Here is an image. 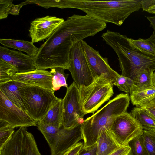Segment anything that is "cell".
<instances>
[{"label": "cell", "instance_id": "cell-1", "mask_svg": "<svg viewBox=\"0 0 155 155\" xmlns=\"http://www.w3.org/2000/svg\"><path fill=\"white\" fill-rule=\"evenodd\" d=\"M106 23L87 15L74 14L56 29L38 48L33 57L37 69L56 67L68 70L72 47L86 38L93 36L106 28Z\"/></svg>", "mask_w": 155, "mask_h": 155}, {"label": "cell", "instance_id": "cell-2", "mask_svg": "<svg viewBox=\"0 0 155 155\" xmlns=\"http://www.w3.org/2000/svg\"><path fill=\"white\" fill-rule=\"evenodd\" d=\"M141 1L64 0V8L78 9L102 22L120 26L132 13L141 8Z\"/></svg>", "mask_w": 155, "mask_h": 155}, {"label": "cell", "instance_id": "cell-3", "mask_svg": "<svg viewBox=\"0 0 155 155\" xmlns=\"http://www.w3.org/2000/svg\"><path fill=\"white\" fill-rule=\"evenodd\" d=\"M101 37L117 54L122 75L133 80L144 69L150 68L155 71V55L146 54L133 49L126 36L107 30Z\"/></svg>", "mask_w": 155, "mask_h": 155}, {"label": "cell", "instance_id": "cell-4", "mask_svg": "<svg viewBox=\"0 0 155 155\" xmlns=\"http://www.w3.org/2000/svg\"><path fill=\"white\" fill-rule=\"evenodd\" d=\"M130 100L128 94H120L92 116L84 120L81 126L84 141L83 147H88L96 143L103 129L110 130L115 118L126 112Z\"/></svg>", "mask_w": 155, "mask_h": 155}, {"label": "cell", "instance_id": "cell-5", "mask_svg": "<svg viewBox=\"0 0 155 155\" xmlns=\"http://www.w3.org/2000/svg\"><path fill=\"white\" fill-rule=\"evenodd\" d=\"M81 124L67 129L55 124H46L41 121L36 122V126L50 148L51 155H64L83 139Z\"/></svg>", "mask_w": 155, "mask_h": 155}, {"label": "cell", "instance_id": "cell-6", "mask_svg": "<svg viewBox=\"0 0 155 155\" xmlns=\"http://www.w3.org/2000/svg\"><path fill=\"white\" fill-rule=\"evenodd\" d=\"M25 112L36 122L41 120L59 98L52 91L26 85L19 90Z\"/></svg>", "mask_w": 155, "mask_h": 155}, {"label": "cell", "instance_id": "cell-7", "mask_svg": "<svg viewBox=\"0 0 155 155\" xmlns=\"http://www.w3.org/2000/svg\"><path fill=\"white\" fill-rule=\"evenodd\" d=\"M113 86L102 77L95 78L89 85L79 88L81 105L85 114L94 113L112 96Z\"/></svg>", "mask_w": 155, "mask_h": 155}, {"label": "cell", "instance_id": "cell-8", "mask_svg": "<svg viewBox=\"0 0 155 155\" xmlns=\"http://www.w3.org/2000/svg\"><path fill=\"white\" fill-rule=\"evenodd\" d=\"M62 104L61 127L69 129L83 123L86 114L81 105L79 88L74 82L67 88Z\"/></svg>", "mask_w": 155, "mask_h": 155}, {"label": "cell", "instance_id": "cell-9", "mask_svg": "<svg viewBox=\"0 0 155 155\" xmlns=\"http://www.w3.org/2000/svg\"><path fill=\"white\" fill-rule=\"evenodd\" d=\"M68 70L78 88L89 85L94 79L81 41L75 44L71 48Z\"/></svg>", "mask_w": 155, "mask_h": 155}, {"label": "cell", "instance_id": "cell-10", "mask_svg": "<svg viewBox=\"0 0 155 155\" xmlns=\"http://www.w3.org/2000/svg\"><path fill=\"white\" fill-rule=\"evenodd\" d=\"M110 131L121 146L128 145L136 137L142 135L143 129L138 121L127 112L117 116L111 126Z\"/></svg>", "mask_w": 155, "mask_h": 155}, {"label": "cell", "instance_id": "cell-11", "mask_svg": "<svg viewBox=\"0 0 155 155\" xmlns=\"http://www.w3.org/2000/svg\"><path fill=\"white\" fill-rule=\"evenodd\" d=\"M81 42L94 78L103 77L115 85L116 79L120 75L111 68L107 58L101 56L98 51L84 40Z\"/></svg>", "mask_w": 155, "mask_h": 155}, {"label": "cell", "instance_id": "cell-12", "mask_svg": "<svg viewBox=\"0 0 155 155\" xmlns=\"http://www.w3.org/2000/svg\"><path fill=\"white\" fill-rule=\"evenodd\" d=\"M0 121L8 123L14 128L36 126V122L25 111L9 101L0 91Z\"/></svg>", "mask_w": 155, "mask_h": 155}, {"label": "cell", "instance_id": "cell-13", "mask_svg": "<svg viewBox=\"0 0 155 155\" xmlns=\"http://www.w3.org/2000/svg\"><path fill=\"white\" fill-rule=\"evenodd\" d=\"M62 18L46 16L31 22L29 30L31 42L36 43L47 39L64 21Z\"/></svg>", "mask_w": 155, "mask_h": 155}, {"label": "cell", "instance_id": "cell-14", "mask_svg": "<svg viewBox=\"0 0 155 155\" xmlns=\"http://www.w3.org/2000/svg\"><path fill=\"white\" fill-rule=\"evenodd\" d=\"M0 59L13 66L17 73L27 72L36 69L33 57L5 46H0Z\"/></svg>", "mask_w": 155, "mask_h": 155}, {"label": "cell", "instance_id": "cell-15", "mask_svg": "<svg viewBox=\"0 0 155 155\" xmlns=\"http://www.w3.org/2000/svg\"><path fill=\"white\" fill-rule=\"evenodd\" d=\"M52 78L53 75L50 71L36 69L27 72L17 73L11 80L21 82L28 85L40 87L53 91Z\"/></svg>", "mask_w": 155, "mask_h": 155}, {"label": "cell", "instance_id": "cell-16", "mask_svg": "<svg viewBox=\"0 0 155 155\" xmlns=\"http://www.w3.org/2000/svg\"><path fill=\"white\" fill-rule=\"evenodd\" d=\"M26 85L21 82L11 80L0 83V91L13 104L25 112L19 90Z\"/></svg>", "mask_w": 155, "mask_h": 155}, {"label": "cell", "instance_id": "cell-17", "mask_svg": "<svg viewBox=\"0 0 155 155\" xmlns=\"http://www.w3.org/2000/svg\"><path fill=\"white\" fill-rule=\"evenodd\" d=\"M26 127L22 126L15 132L9 141L0 150V155H21Z\"/></svg>", "mask_w": 155, "mask_h": 155}, {"label": "cell", "instance_id": "cell-18", "mask_svg": "<svg viewBox=\"0 0 155 155\" xmlns=\"http://www.w3.org/2000/svg\"><path fill=\"white\" fill-rule=\"evenodd\" d=\"M97 155H109L121 147L116 141L110 130L101 131L97 139Z\"/></svg>", "mask_w": 155, "mask_h": 155}, {"label": "cell", "instance_id": "cell-19", "mask_svg": "<svg viewBox=\"0 0 155 155\" xmlns=\"http://www.w3.org/2000/svg\"><path fill=\"white\" fill-rule=\"evenodd\" d=\"M0 43L4 46L18 50L26 53L28 55L34 57L37 54L38 48L31 41L11 39H0Z\"/></svg>", "mask_w": 155, "mask_h": 155}, {"label": "cell", "instance_id": "cell-20", "mask_svg": "<svg viewBox=\"0 0 155 155\" xmlns=\"http://www.w3.org/2000/svg\"><path fill=\"white\" fill-rule=\"evenodd\" d=\"M154 71L151 68H147L139 72L133 80L132 92L154 87L153 75Z\"/></svg>", "mask_w": 155, "mask_h": 155}, {"label": "cell", "instance_id": "cell-21", "mask_svg": "<svg viewBox=\"0 0 155 155\" xmlns=\"http://www.w3.org/2000/svg\"><path fill=\"white\" fill-rule=\"evenodd\" d=\"M62 99L59 98L48 111L45 116L41 120L46 124H55L62 127Z\"/></svg>", "mask_w": 155, "mask_h": 155}, {"label": "cell", "instance_id": "cell-22", "mask_svg": "<svg viewBox=\"0 0 155 155\" xmlns=\"http://www.w3.org/2000/svg\"><path fill=\"white\" fill-rule=\"evenodd\" d=\"M130 113L140 124L143 129H155V120L142 107L136 106L132 110Z\"/></svg>", "mask_w": 155, "mask_h": 155}, {"label": "cell", "instance_id": "cell-23", "mask_svg": "<svg viewBox=\"0 0 155 155\" xmlns=\"http://www.w3.org/2000/svg\"><path fill=\"white\" fill-rule=\"evenodd\" d=\"M155 97V87L142 90L132 91L130 99L132 104L141 107Z\"/></svg>", "mask_w": 155, "mask_h": 155}, {"label": "cell", "instance_id": "cell-24", "mask_svg": "<svg viewBox=\"0 0 155 155\" xmlns=\"http://www.w3.org/2000/svg\"><path fill=\"white\" fill-rule=\"evenodd\" d=\"M65 69L56 67L51 69L50 71L53 75L52 84L54 92L59 90L62 87L68 88L67 79L69 74L64 73Z\"/></svg>", "mask_w": 155, "mask_h": 155}, {"label": "cell", "instance_id": "cell-25", "mask_svg": "<svg viewBox=\"0 0 155 155\" xmlns=\"http://www.w3.org/2000/svg\"><path fill=\"white\" fill-rule=\"evenodd\" d=\"M21 155H41L34 136L27 130L24 138Z\"/></svg>", "mask_w": 155, "mask_h": 155}, {"label": "cell", "instance_id": "cell-26", "mask_svg": "<svg viewBox=\"0 0 155 155\" xmlns=\"http://www.w3.org/2000/svg\"><path fill=\"white\" fill-rule=\"evenodd\" d=\"M128 40L133 49L146 54L155 55V49L147 39L134 40L128 38Z\"/></svg>", "mask_w": 155, "mask_h": 155}, {"label": "cell", "instance_id": "cell-27", "mask_svg": "<svg viewBox=\"0 0 155 155\" xmlns=\"http://www.w3.org/2000/svg\"><path fill=\"white\" fill-rule=\"evenodd\" d=\"M142 136L148 155H155V129H143Z\"/></svg>", "mask_w": 155, "mask_h": 155}, {"label": "cell", "instance_id": "cell-28", "mask_svg": "<svg viewBox=\"0 0 155 155\" xmlns=\"http://www.w3.org/2000/svg\"><path fill=\"white\" fill-rule=\"evenodd\" d=\"M130 147L129 155H148L145 147L143 136H138L130 141L128 144Z\"/></svg>", "mask_w": 155, "mask_h": 155}, {"label": "cell", "instance_id": "cell-29", "mask_svg": "<svg viewBox=\"0 0 155 155\" xmlns=\"http://www.w3.org/2000/svg\"><path fill=\"white\" fill-rule=\"evenodd\" d=\"M17 73L13 66L0 59V83L11 80Z\"/></svg>", "mask_w": 155, "mask_h": 155}, {"label": "cell", "instance_id": "cell-30", "mask_svg": "<svg viewBox=\"0 0 155 155\" xmlns=\"http://www.w3.org/2000/svg\"><path fill=\"white\" fill-rule=\"evenodd\" d=\"M0 150L9 141L15 132L14 128L7 123L0 121Z\"/></svg>", "mask_w": 155, "mask_h": 155}, {"label": "cell", "instance_id": "cell-31", "mask_svg": "<svg viewBox=\"0 0 155 155\" xmlns=\"http://www.w3.org/2000/svg\"><path fill=\"white\" fill-rule=\"evenodd\" d=\"M133 85V80L120 75L117 78L115 84V85H116L120 90L130 94L132 91Z\"/></svg>", "mask_w": 155, "mask_h": 155}, {"label": "cell", "instance_id": "cell-32", "mask_svg": "<svg viewBox=\"0 0 155 155\" xmlns=\"http://www.w3.org/2000/svg\"><path fill=\"white\" fill-rule=\"evenodd\" d=\"M12 0H0V19L6 18L13 5Z\"/></svg>", "mask_w": 155, "mask_h": 155}, {"label": "cell", "instance_id": "cell-33", "mask_svg": "<svg viewBox=\"0 0 155 155\" xmlns=\"http://www.w3.org/2000/svg\"><path fill=\"white\" fill-rule=\"evenodd\" d=\"M77 155H97V143L86 147L83 146Z\"/></svg>", "mask_w": 155, "mask_h": 155}, {"label": "cell", "instance_id": "cell-34", "mask_svg": "<svg viewBox=\"0 0 155 155\" xmlns=\"http://www.w3.org/2000/svg\"><path fill=\"white\" fill-rule=\"evenodd\" d=\"M141 107L145 110L150 116L155 120V97Z\"/></svg>", "mask_w": 155, "mask_h": 155}, {"label": "cell", "instance_id": "cell-35", "mask_svg": "<svg viewBox=\"0 0 155 155\" xmlns=\"http://www.w3.org/2000/svg\"><path fill=\"white\" fill-rule=\"evenodd\" d=\"M130 147L128 145L122 146L109 155H129Z\"/></svg>", "mask_w": 155, "mask_h": 155}, {"label": "cell", "instance_id": "cell-36", "mask_svg": "<svg viewBox=\"0 0 155 155\" xmlns=\"http://www.w3.org/2000/svg\"><path fill=\"white\" fill-rule=\"evenodd\" d=\"M83 144L80 142L74 145L64 155H77L83 146Z\"/></svg>", "mask_w": 155, "mask_h": 155}, {"label": "cell", "instance_id": "cell-37", "mask_svg": "<svg viewBox=\"0 0 155 155\" xmlns=\"http://www.w3.org/2000/svg\"><path fill=\"white\" fill-rule=\"evenodd\" d=\"M26 5L27 4L25 1L19 4L15 5L13 4L11 8L9 14L15 15H18L21 8L23 6Z\"/></svg>", "mask_w": 155, "mask_h": 155}, {"label": "cell", "instance_id": "cell-38", "mask_svg": "<svg viewBox=\"0 0 155 155\" xmlns=\"http://www.w3.org/2000/svg\"><path fill=\"white\" fill-rule=\"evenodd\" d=\"M155 5V0H142L141 8L144 11H147L151 7Z\"/></svg>", "mask_w": 155, "mask_h": 155}, {"label": "cell", "instance_id": "cell-39", "mask_svg": "<svg viewBox=\"0 0 155 155\" xmlns=\"http://www.w3.org/2000/svg\"><path fill=\"white\" fill-rule=\"evenodd\" d=\"M147 40L151 43L155 49V30H154L152 35Z\"/></svg>", "mask_w": 155, "mask_h": 155}, {"label": "cell", "instance_id": "cell-40", "mask_svg": "<svg viewBox=\"0 0 155 155\" xmlns=\"http://www.w3.org/2000/svg\"><path fill=\"white\" fill-rule=\"evenodd\" d=\"M147 18L150 22L151 26L155 30V16H147Z\"/></svg>", "mask_w": 155, "mask_h": 155}, {"label": "cell", "instance_id": "cell-41", "mask_svg": "<svg viewBox=\"0 0 155 155\" xmlns=\"http://www.w3.org/2000/svg\"><path fill=\"white\" fill-rule=\"evenodd\" d=\"M147 12L150 13L155 14V5L150 8Z\"/></svg>", "mask_w": 155, "mask_h": 155}, {"label": "cell", "instance_id": "cell-42", "mask_svg": "<svg viewBox=\"0 0 155 155\" xmlns=\"http://www.w3.org/2000/svg\"></svg>", "mask_w": 155, "mask_h": 155}]
</instances>
